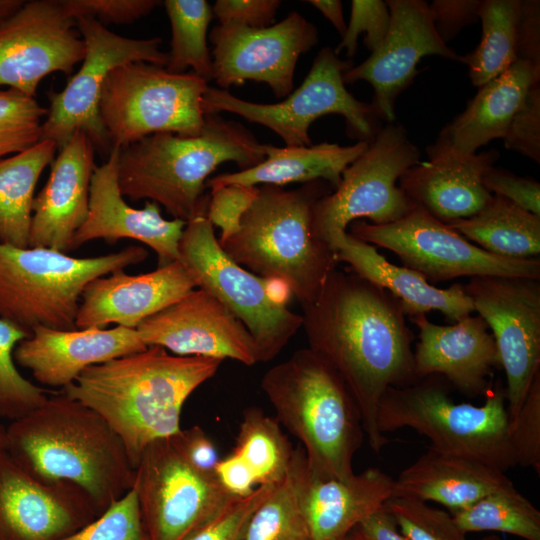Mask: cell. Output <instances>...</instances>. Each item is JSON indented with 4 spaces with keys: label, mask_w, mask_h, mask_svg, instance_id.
Here are the masks:
<instances>
[{
    "label": "cell",
    "mask_w": 540,
    "mask_h": 540,
    "mask_svg": "<svg viewBox=\"0 0 540 540\" xmlns=\"http://www.w3.org/2000/svg\"><path fill=\"white\" fill-rule=\"evenodd\" d=\"M483 185L516 206L540 216V184L535 179L520 177L505 169L491 167L483 177Z\"/></svg>",
    "instance_id": "obj_50"
},
{
    "label": "cell",
    "mask_w": 540,
    "mask_h": 540,
    "mask_svg": "<svg viewBox=\"0 0 540 540\" xmlns=\"http://www.w3.org/2000/svg\"><path fill=\"white\" fill-rule=\"evenodd\" d=\"M439 375L388 388L379 404L382 434L410 428L427 437L431 449L506 472L517 465L509 433L506 392L500 384L482 405L456 403Z\"/></svg>",
    "instance_id": "obj_7"
},
{
    "label": "cell",
    "mask_w": 540,
    "mask_h": 540,
    "mask_svg": "<svg viewBox=\"0 0 540 540\" xmlns=\"http://www.w3.org/2000/svg\"><path fill=\"white\" fill-rule=\"evenodd\" d=\"M172 437L181 455L192 467L204 473H215L220 460L217 449L200 426L181 429Z\"/></svg>",
    "instance_id": "obj_53"
},
{
    "label": "cell",
    "mask_w": 540,
    "mask_h": 540,
    "mask_svg": "<svg viewBox=\"0 0 540 540\" xmlns=\"http://www.w3.org/2000/svg\"><path fill=\"white\" fill-rule=\"evenodd\" d=\"M146 346L179 356L233 359L246 366L260 362L244 324L217 298L197 288L142 321L136 328Z\"/></svg>",
    "instance_id": "obj_20"
},
{
    "label": "cell",
    "mask_w": 540,
    "mask_h": 540,
    "mask_svg": "<svg viewBox=\"0 0 540 540\" xmlns=\"http://www.w3.org/2000/svg\"><path fill=\"white\" fill-rule=\"evenodd\" d=\"M57 145L43 139L0 160V242L29 247L32 207L37 182L52 163Z\"/></svg>",
    "instance_id": "obj_34"
},
{
    "label": "cell",
    "mask_w": 540,
    "mask_h": 540,
    "mask_svg": "<svg viewBox=\"0 0 540 540\" xmlns=\"http://www.w3.org/2000/svg\"><path fill=\"white\" fill-rule=\"evenodd\" d=\"M302 311L308 348L340 375L357 404L369 446L379 453L388 443L378 427L382 396L418 379L414 335L400 302L354 272L336 268Z\"/></svg>",
    "instance_id": "obj_1"
},
{
    "label": "cell",
    "mask_w": 540,
    "mask_h": 540,
    "mask_svg": "<svg viewBox=\"0 0 540 540\" xmlns=\"http://www.w3.org/2000/svg\"><path fill=\"white\" fill-rule=\"evenodd\" d=\"M195 282L179 261L154 271L131 275L119 270L92 280L82 292L76 329L106 328L110 324L137 326L193 289Z\"/></svg>",
    "instance_id": "obj_25"
},
{
    "label": "cell",
    "mask_w": 540,
    "mask_h": 540,
    "mask_svg": "<svg viewBox=\"0 0 540 540\" xmlns=\"http://www.w3.org/2000/svg\"><path fill=\"white\" fill-rule=\"evenodd\" d=\"M118 156L119 148H112L107 160L96 166L90 183L88 215L73 237L71 250L97 239L109 244L133 239L156 252L159 266L179 260L178 245L186 222L164 219L154 202H146L141 209L127 204L119 186Z\"/></svg>",
    "instance_id": "obj_23"
},
{
    "label": "cell",
    "mask_w": 540,
    "mask_h": 540,
    "mask_svg": "<svg viewBox=\"0 0 540 540\" xmlns=\"http://www.w3.org/2000/svg\"><path fill=\"white\" fill-rule=\"evenodd\" d=\"M133 488L149 540H185L233 497L215 473L192 467L172 436L144 449Z\"/></svg>",
    "instance_id": "obj_15"
},
{
    "label": "cell",
    "mask_w": 540,
    "mask_h": 540,
    "mask_svg": "<svg viewBox=\"0 0 540 540\" xmlns=\"http://www.w3.org/2000/svg\"><path fill=\"white\" fill-rule=\"evenodd\" d=\"M86 53L77 20L61 0H30L0 22V86L34 97L54 72L70 76Z\"/></svg>",
    "instance_id": "obj_17"
},
{
    "label": "cell",
    "mask_w": 540,
    "mask_h": 540,
    "mask_svg": "<svg viewBox=\"0 0 540 540\" xmlns=\"http://www.w3.org/2000/svg\"><path fill=\"white\" fill-rule=\"evenodd\" d=\"M0 448H6V427L0 424Z\"/></svg>",
    "instance_id": "obj_59"
},
{
    "label": "cell",
    "mask_w": 540,
    "mask_h": 540,
    "mask_svg": "<svg viewBox=\"0 0 540 540\" xmlns=\"http://www.w3.org/2000/svg\"><path fill=\"white\" fill-rule=\"evenodd\" d=\"M213 45L212 79L226 90L247 80L266 83L277 98L293 91L296 64L319 41L316 26L293 11L264 28L217 25Z\"/></svg>",
    "instance_id": "obj_18"
},
{
    "label": "cell",
    "mask_w": 540,
    "mask_h": 540,
    "mask_svg": "<svg viewBox=\"0 0 540 540\" xmlns=\"http://www.w3.org/2000/svg\"><path fill=\"white\" fill-rule=\"evenodd\" d=\"M389 26L390 11L385 1L353 0L349 24L334 52L338 55L346 49L347 56L352 57L356 53L359 35L365 33L363 42L373 53L385 41Z\"/></svg>",
    "instance_id": "obj_44"
},
{
    "label": "cell",
    "mask_w": 540,
    "mask_h": 540,
    "mask_svg": "<svg viewBox=\"0 0 540 540\" xmlns=\"http://www.w3.org/2000/svg\"><path fill=\"white\" fill-rule=\"evenodd\" d=\"M279 0H217L212 7L220 25H238L248 28L270 26Z\"/></svg>",
    "instance_id": "obj_51"
},
{
    "label": "cell",
    "mask_w": 540,
    "mask_h": 540,
    "mask_svg": "<svg viewBox=\"0 0 540 540\" xmlns=\"http://www.w3.org/2000/svg\"><path fill=\"white\" fill-rule=\"evenodd\" d=\"M94 152L91 139L80 130L59 149L34 198L29 247L71 251L73 237L88 215Z\"/></svg>",
    "instance_id": "obj_27"
},
{
    "label": "cell",
    "mask_w": 540,
    "mask_h": 540,
    "mask_svg": "<svg viewBox=\"0 0 540 540\" xmlns=\"http://www.w3.org/2000/svg\"><path fill=\"white\" fill-rule=\"evenodd\" d=\"M452 515L466 534L497 531L540 540V511L514 485L496 490Z\"/></svg>",
    "instance_id": "obj_38"
},
{
    "label": "cell",
    "mask_w": 540,
    "mask_h": 540,
    "mask_svg": "<svg viewBox=\"0 0 540 540\" xmlns=\"http://www.w3.org/2000/svg\"><path fill=\"white\" fill-rule=\"evenodd\" d=\"M215 474L223 488L233 496H247L256 488L253 471L243 458L233 451L219 460Z\"/></svg>",
    "instance_id": "obj_55"
},
{
    "label": "cell",
    "mask_w": 540,
    "mask_h": 540,
    "mask_svg": "<svg viewBox=\"0 0 540 540\" xmlns=\"http://www.w3.org/2000/svg\"><path fill=\"white\" fill-rule=\"evenodd\" d=\"M47 113L34 97L13 89L0 90V160L40 141Z\"/></svg>",
    "instance_id": "obj_41"
},
{
    "label": "cell",
    "mask_w": 540,
    "mask_h": 540,
    "mask_svg": "<svg viewBox=\"0 0 540 540\" xmlns=\"http://www.w3.org/2000/svg\"><path fill=\"white\" fill-rule=\"evenodd\" d=\"M29 333L0 318V418L15 420L43 404L45 390L21 375L14 360L16 346Z\"/></svg>",
    "instance_id": "obj_40"
},
{
    "label": "cell",
    "mask_w": 540,
    "mask_h": 540,
    "mask_svg": "<svg viewBox=\"0 0 540 540\" xmlns=\"http://www.w3.org/2000/svg\"><path fill=\"white\" fill-rule=\"evenodd\" d=\"M479 3V0H435L428 4L435 30L445 44L479 19Z\"/></svg>",
    "instance_id": "obj_52"
},
{
    "label": "cell",
    "mask_w": 540,
    "mask_h": 540,
    "mask_svg": "<svg viewBox=\"0 0 540 540\" xmlns=\"http://www.w3.org/2000/svg\"><path fill=\"white\" fill-rule=\"evenodd\" d=\"M410 320L419 330L413 349L416 377L439 375L467 397L485 396L489 377L501 365L484 319L470 314L451 325H439L421 314Z\"/></svg>",
    "instance_id": "obj_24"
},
{
    "label": "cell",
    "mask_w": 540,
    "mask_h": 540,
    "mask_svg": "<svg viewBox=\"0 0 540 540\" xmlns=\"http://www.w3.org/2000/svg\"><path fill=\"white\" fill-rule=\"evenodd\" d=\"M351 540H360V537L356 528L351 532Z\"/></svg>",
    "instance_id": "obj_60"
},
{
    "label": "cell",
    "mask_w": 540,
    "mask_h": 540,
    "mask_svg": "<svg viewBox=\"0 0 540 540\" xmlns=\"http://www.w3.org/2000/svg\"><path fill=\"white\" fill-rule=\"evenodd\" d=\"M383 508L408 540H467L451 513L427 502L392 497Z\"/></svg>",
    "instance_id": "obj_42"
},
{
    "label": "cell",
    "mask_w": 540,
    "mask_h": 540,
    "mask_svg": "<svg viewBox=\"0 0 540 540\" xmlns=\"http://www.w3.org/2000/svg\"><path fill=\"white\" fill-rule=\"evenodd\" d=\"M517 55L519 60L540 65V2L522 0L518 22Z\"/></svg>",
    "instance_id": "obj_54"
},
{
    "label": "cell",
    "mask_w": 540,
    "mask_h": 540,
    "mask_svg": "<svg viewBox=\"0 0 540 540\" xmlns=\"http://www.w3.org/2000/svg\"><path fill=\"white\" fill-rule=\"evenodd\" d=\"M474 312L492 333L507 387L509 426L540 372V282L509 276H476L463 285Z\"/></svg>",
    "instance_id": "obj_16"
},
{
    "label": "cell",
    "mask_w": 540,
    "mask_h": 540,
    "mask_svg": "<svg viewBox=\"0 0 540 540\" xmlns=\"http://www.w3.org/2000/svg\"><path fill=\"white\" fill-rule=\"evenodd\" d=\"M261 389L275 419L295 436L312 473L346 479L365 436L349 389L336 370L310 348L299 349L265 372Z\"/></svg>",
    "instance_id": "obj_6"
},
{
    "label": "cell",
    "mask_w": 540,
    "mask_h": 540,
    "mask_svg": "<svg viewBox=\"0 0 540 540\" xmlns=\"http://www.w3.org/2000/svg\"><path fill=\"white\" fill-rule=\"evenodd\" d=\"M233 452L253 471L258 485H275L288 473L294 449L280 423L263 410H245Z\"/></svg>",
    "instance_id": "obj_36"
},
{
    "label": "cell",
    "mask_w": 540,
    "mask_h": 540,
    "mask_svg": "<svg viewBox=\"0 0 540 540\" xmlns=\"http://www.w3.org/2000/svg\"><path fill=\"white\" fill-rule=\"evenodd\" d=\"M264 159V144L246 127L206 114L196 136L160 132L119 148V186L129 200L147 199L187 222L208 198L206 181L219 165L231 161L244 170Z\"/></svg>",
    "instance_id": "obj_4"
},
{
    "label": "cell",
    "mask_w": 540,
    "mask_h": 540,
    "mask_svg": "<svg viewBox=\"0 0 540 540\" xmlns=\"http://www.w3.org/2000/svg\"><path fill=\"white\" fill-rule=\"evenodd\" d=\"M338 540H351V533L348 534L346 537L338 539Z\"/></svg>",
    "instance_id": "obj_62"
},
{
    "label": "cell",
    "mask_w": 540,
    "mask_h": 540,
    "mask_svg": "<svg viewBox=\"0 0 540 540\" xmlns=\"http://www.w3.org/2000/svg\"><path fill=\"white\" fill-rule=\"evenodd\" d=\"M328 46L316 55L301 85L278 103L261 104L243 100L227 90L208 86L202 106L205 114L229 112L267 127L286 146H310L309 127L318 118L338 114L345 118L348 132L359 141H370L379 131L380 119L371 103L357 100L345 87L343 74L351 68Z\"/></svg>",
    "instance_id": "obj_11"
},
{
    "label": "cell",
    "mask_w": 540,
    "mask_h": 540,
    "mask_svg": "<svg viewBox=\"0 0 540 540\" xmlns=\"http://www.w3.org/2000/svg\"><path fill=\"white\" fill-rule=\"evenodd\" d=\"M208 82L194 72L131 62L107 76L99 113L112 148H123L160 132L196 136L205 126L202 100Z\"/></svg>",
    "instance_id": "obj_10"
},
{
    "label": "cell",
    "mask_w": 540,
    "mask_h": 540,
    "mask_svg": "<svg viewBox=\"0 0 540 540\" xmlns=\"http://www.w3.org/2000/svg\"><path fill=\"white\" fill-rule=\"evenodd\" d=\"M481 540H502V539L498 536L490 535V536L483 537Z\"/></svg>",
    "instance_id": "obj_61"
},
{
    "label": "cell",
    "mask_w": 540,
    "mask_h": 540,
    "mask_svg": "<svg viewBox=\"0 0 540 540\" xmlns=\"http://www.w3.org/2000/svg\"><path fill=\"white\" fill-rule=\"evenodd\" d=\"M367 146V141H358L349 146L328 142L285 147L264 144L265 159L261 163L238 172L209 178L205 186L211 190L230 184L282 187L290 183L305 184L323 180L335 188L344 170L366 150Z\"/></svg>",
    "instance_id": "obj_32"
},
{
    "label": "cell",
    "mask_w": 540,
    "mask_h": 540,
    "mask_svg": "<svg viewBox=\"0 0 540 540\" xmlns=\"http://www.w3.org/2000/svg\"><path fill=\"white\" fill-rule=\"evenodd\" d=\"M76 20L86 53L81 67L65 87L59 92H48L50 104L42 124L41 140H52L59 150L80 130L89 136L95 149L108 155L111 145L99 113L100 96L108 74L131 62L166 67L168 53L160 49L162 40L158 37L127 38L93 18Z\"/></svg>",
    "instance_id": "obj_14"
},
{
    "label": "cell",
    "mask_w": 540,
    "mask_h": 540,
    "mask_svg": "<svg viewBox=\"0 0 540 540\" xmlns=\"http://www.w3.org/2000/svg\"><path fill=\"white\" fill-rule=\"evenodd\" d=\"M333 189L323 180L291 190L262 185L239 230L219 244L237 264L283 282L301 308L307 306L339 262L337 251L312 226L315 202Z\"/></svg>",
    "instance_id": "obj_5"
},
{
    "label": "cell",
    "mask_w": 540,
    "mask_h": 540,
    "mask_svg": "<svg viewBox=\"0 0 540 540\" xmlns=\"http://www.w3.org/2000/svg\"><path fill=\"white\" fill-rule=\"evenodd\" d=\"M446 224L500 257L532 259L540 253V216L497 195H492L474 215Z\"/></svg>",
    "instance_id": "obj_33"
},
{
    "label": "cell",
    "mask_w": 540,
    "mask_h": 540,
    "mask_svg": "<svg viewBox=\"0 0 540 540\" xmlns=\"http://www.w3.org/2000/svg\"><path fill=\"white\" fill-rule=\"evenodd\" d=\"M356 529L360 540H408L384 508L361 522Z\"/></svg>",
    "instance_id": "obj_56"
},
{
    "label": "cell",
    "mask_w": 540,
    "mask_h": 540,
    "mask_svg": "<svg viewBox=\"0 0 540 540\" xmlns=\"http://www.w3.org/2000/svg\"><path fill=\"white\" fill-rule=\"evenodd\" d=\"M147 257L148 251L136 245L78 258L49 248H19L0 242V318L29 334L39 326L75 330L87 284Z\"/></svg>",
    "instance_id": "obj_8"
},
{
    "label": "cell",
    "mask_w": 540,
    "mask_h": 540,
    "mask_svg": "<svg viewBox=\"0 0 540 540\" xmlns=\"http://www.w3.org/2000/svg\"><path fill=\"white\" fill-rule=\"evenodd\" d=\"M522 0H480L478 18L482 38L461 57L469 68L472 84L481 87L517 62L518 22Z\"/></svg>",
    "instance_id": "obj_35"
},
{
    "label": "cell",
    "mask_w": 540,
    "mask_h": 540,
    "mask_svg": "<svg viewBox=\"0 0 540 540\" xmlns=\"http://www.w3.org/2000/svg\"><path fill=\"white\" fill-rule=\"evenodd\" d=\"M512 485L500 470L429 448L394 479L393 497L436 502L453 514Z\"/></svg>",
    "instance_id": "obj_31"
},
{
    "label": "cell",
    "mask_w": 540,
    "mask_h": 540,
    "mask_svg": "<svg viewBox=\"0 0 540 540\" xmlns=\"http://www.w3.org/2000/svg\"><path fill=\"white\" fill-rule=\"evenodd\" d=\"M60 540H149L132 487L84 527Z\"/></svg>",
    "instance_id": "obj_43"
},
{
    "label": "cell",
    "mask_w": 540,
    "mask_h": 540,
    "mask_svg": "<svg viewBox=\"0 0 540 540\" xmlns=\"http://www.w3.org/2000/svg\"><path fill=\"white\" fill-rule=\"evenodd\" d=\"M8 453L26 471L82 491L97 516L132 489L133 466L109 424L62 392L6 427Z\"/></svg>",
    "instance_id": "obj_3"
},
{
    "label": "cell",
    "mask_w": 540,
    "mask_h": 540,
    "mask_svg": "<svg viewBox=\"0 0 540 540\" xmlns=\"http://www.w3.org/2000/svg\"><path fill=\"white\" fill-rule=\"evenodd\" d=\"M509 433L517 465L530 467L540 474V372L509 426Z\"/></svg>",
    "instance_id": "obj_46"
},
{
    "label": "cell",
    "mask_w": 540,
    "mask_h": 540,
    "mask_svg": "<svg viewBox=\"0 0 540 540\" xmlns=\"http://www.w3.org/2000/svg\"><path fill=\"white\" fill-rule=\"evenodd\" d=\"M427 154L428 161L415 164L398 181L416 206L450 223L474 215L491 198L483 177L499 158L498 151L461 155L434 143Z\"/></svg>",
    "instance_id": "obj_28"
},
{
    "label": "cell",
    "mask_w": 540,
    "mask_h": 540,
    "mask_svg": "<svg viewBox=\"0 0 540 540\" xmlns=\"http://www.w3.org/2000/svg\"><path fill=\"white\" fill-rule=\"evenodd\" d=\"M288 474L296 489L311 540H338L384 507L394 479L369 467L346 479L311 472L301 446L294 449Z\"/></svg>",
    "instance_id": "obj_22"
},
{
    "label": "cell",
    "mask_w": 540,
    "mask_h": 540,
    "mask_svg": "<svg viewBox=\"0 0 540 540\" xmlns=\"http://www.w3.org/2000/svg\"><path fill=\"white\" fill-rule=\"evenodd\" d=\"M538 83L540 65L518 60L479 87L465 110L442 129L435 144L470 155L494 139H503L530 89Z\"/></svg>",
    "instance_id": "obj_30"
},
{
    "label": "cell",
    "mask_w": 540,
    "mask_h": 540,
    "mask_svg": "<svg viewBox=\"0 0 540 540\" xmlns=\"http://www.w3.org/2000/svg\"><path fill=\"white\" fill-rule=\"evenodd\" d=\"M75 19L88 17L102 25L129 24L148 15L161 2L157 0H61Z\"/></svg>",
    "instance_id": "obj_49"
},
{
    "label": "cell",
    "mask_w": 540,
    "mask_h": 540,
    "mask_svg": "<svg viewBox=\"0 0 540 540\" xmlns=\"http://www.w3.org/2000/svg\"><path fill=\"white\" fill-rule=\"evenodd\" d=\"M420 157L419 148L402 125L393 122L381 127L366 150L344 170L338 186L315 202V234L331 245L353 221L364 218L384 225L407 215L416 205L398 181Z\"/></svg>",
    "instance_id": "obj_12"
},
{
    "label": "cell",
    "mask_w": 540,
    "mask_h": 540,
    "mask_svg": "<svg viewBox=\"0 0 540 540\" xmlns=\"http://www.w3.org/2000/svg\"><path fill=\"white\" fill-rule=\"evenodd\" d=\"M307 3L319 10L335 27L341 37L347 25L343 16V4L339 0H308Z\"/></svg>",
    "instance_id": "obj_57"
},
{
    "label": "cell",
    "mask_w": 540,
    "mask_h": 540,
    "mask_svg": "<svg viewBox=\"0 0 540 540\" xmlns=\"http://www.w3.org/2000/svg\"><path fill=\"white\" fill-rule=\"evenodd\" d=\"M390 26L382 46L360 65L343 74L345 84L367 81L374 90L371 105L380 120L393 123L395 102L418 75L422 57L437 55L453 61L461 56L437 34L426 1L388 0Z\"/></svg>",
    "instance_id": "obj_19"
},
{
    "label": "cell",
    "mask_w": 540,
    "mask_h": 540,
    "mask_svg": "<svg viewBox=\"0 0 540 540\" xmlns=\"http://www.w3.org/2000/svg\"><path fill=\"white\" fill-rule=\"evenodd\" d=\"M163 4L171 26L165 68L171 73H185L191 68L207 82L212 80V57L207 45L212 7L205 0H166Z\"/></svg>",
    "instance_id": "obj_37"
},
{
    "label": "cell",
    "mask_w": 540,
    "mask_h": 540,
    "mask_svg": "<svg viewBox=\"0 0 540 540\" xmlns=\"http://www.w3.org/2000/svg\"><path fill=\"white\" fill-rule=\"evenodd\" d=\"M136 329L60 330L39 326L14 350L15 363L44 386L61 389L88 367L146 349Z\"/></svg>",
    "instance_id": "obj_26"
},
{
    "label": "cell",
    "mask_w": 540,
    "mask_h": 540,
    "mask_svg": "<svg viewBox=\"0 0 540 540\" xmlns=\"http://www.w3.org/2000/svg\"><path fill=\"white\" fill-rule=\"evenodd\" d=\"M96 517L82 491L37 478L0 448V540H60Z\"/></svg>",
    "instance_id": "obj_21"
},
{
    "label": "cell",
    "mask_w": 540,
    "mask_h": 540,
    "mask_svg": "<svg viewBox=\"0 0 540 540\" xmlns=\"http://www.w3.org/2000/svg\"><path fill=\"white\" fill-rule=\"evenodd\" d=\"M221 363L147 346L86 368L61 392L102 416L122 440L136 468L150 443L181 430L185 401L216 374Z\"/></svg>",
    "instance_id": "obj_2"
},
{
    "label": "cell",
    "mask_w": 540,
    "mask_h": 540,
    "mask_svg": "<svg viewBox=\"0 0 540 540\" xmlns=\"http://www.w3.org/2000/svg\"><path fill=\"white\" fill-rule=\"evenodd\" d=\"M503 140L506 149L540 163V83L530 89Z\"/></svg>",
    "instance_id": "obj_48"
},
{
    "label": "cell",
    "mask_w": 540,
    "mask_h": 540,
    "mask_svg": "<svg viewBox=\"0 0 540 540\" xmlns=\"http://www.w3.org/2000/svg\"><path fill=\"white\" fill-rule=\"evenodd\" d=\"M242 540H311L288 473L253 512Z\"/></svg>",
    "instance_id": "obj_39"
},
{
    "label": "cell",
    "mask_w": 540,
    "mask_h": 540,
    "mask_svg": "<svg viewBox=\"0 0 540 540\" xmlns=\"http://www.w3.org/2000/svg\"><path fill=\"white\" fill-rule=\"evenodd\" d=\"M331 246L337 251L338 261L346 262L356 275L397 298L409 318L438 311L455 322L474 312L462 284L439 288L418 272L389 262L375 246L347 231L337 234Z\"/></svg>",
    "instance_id": "obj_29"
},
{
    "label": "cell",
    "mask_w": 540,
    "mask_h": 540,
    "mask_svg": "<svg viewBox=\"0 0 540 540\" xmlns=\"http://www.w3.org/2000/svg\"><path fill=\"white\" fill-rule=\"evenodd\" d=\"M209 197L186 222L179 261L196 287L212 294L244 324L257 345L260 362H268L302 327V315L289 309L292 294L283 282L260 277L225 253L207 217Z\"/></svg>",
    "instance_id": "obj_9"
},
{
    "label": "cell",
    "mask_w": 540,
    "mask_h": 540,
    "mask_svg": "<svg viewBox=\"0 0 540 540\" xmlns=\"http://www.w3.org/2000/svg\"><path fill=\"white\" fill-rule=\"evenodd\" d=\"M349 226L351 235L392 251L403 266L433 285L476 276L540 279L539 258L510 259L491 254L419 206L389 224L356 220Z\"/></svg>",
    "instance_id": "obj_13"
},
{
    "label": "cell",
    "mask_w": 540,
    "mask_h": 540,
    "mask_svg": "<svg viewBox=\"0 0 540 540\" xmlns=\"http://www.w3.org/2000/svg\"><path fill=\"white\" fill-rule=\"evenodd\" d=\"M258 186L230 184L211 190L207 217L212 226L221 229L219 241L235 234L247 210L256 200Z\"/></svg>",
    "instance_id": "obj_47"
},
{
    "label": "cell",
    "mask_w": 540,
    "mask_h": 540,
    "mask_svg": "<svg viewBox=\"0 0 540 540\" xmlns=\"http://www.w3.org/2000/svg\"><path fill=\"white\" fill-rule=\"evenodd\" d=\"M274 485H259L247 496H233L207 523L185 540H242L246 525Z\"/></svg>",
    "instance_id": "obj_45"
},
{
    "label": "cell",
    "mask_w": 540,
    "mask_h": 540,
    "mask_svg": "<svg viewBox=\"0 0 540 540\" xmlns=\"http://www.w3.org/2000/svg\"><path fill=\"white\" fill-rule=\"evenodd\" d=\"M23 3V0H0V22L16 12Z\"/></svg>",
    "instance_id": "obj_58"
}]
</instances>
